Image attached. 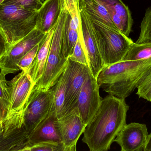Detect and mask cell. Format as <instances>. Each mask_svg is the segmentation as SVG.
<instances>
[{"mask_svg":"<svg viewBox=\"0 0 151 151\" xmlns=\"http://www.w3.org/2000/svg\"><path fill=\"white\" fill-rule=\"evenodd\" d=\"M129 106L125 99L112 95L102 99L100 105L85 127L82 142L90 151H108L127 124Z\"/></svg>","mask_w":151,"mask_h":151,"instance_id":"1","label":"cell"},{"mask_svg":"<svg viewBox=\"0 0 151 151\" xmlns=\"http://www.w3.org/2000/svg\"><path fill=\"white\" fill-rule=\"evenodd\" d=\"M151 69V57L123 61L104 66L96 79L99 88L109 95L125 99Z\"/></svg>","mask_w":151,"mask_h":151,"instance_id":"2","label":"cell"},{"mask_svg":"<svg viewBox=\"0 0 151 151\" xmlns=\"http://www.w3.org/2000/svg\"><path fill=\"white\" fill-rule=\"evenodd\" d=\"M66 17V11L63 2L61 15L53 33L44 73L32 90L50 89L55 84L65 70L68 61L65 55L63 43Z\"/></svg>","mask_w":151,"mask_h":151,"instance_id":"3","label":"cell"},{"mask_svg":"<svg viewBox=\"0 0 151 151\" xmlns=\"http://www.w3.org/2000/svg\"><path fill=\"white\" fill-rule=\"evenodd\" d=\"M38 11L26 9L11 4H0V31L10 47L36 27Z\"/></svg>","mask_w":151,"mask_h":151,"instance_id":"4","label":"cell"},{"mask_svg":"<svg viewBox=\"0 0 151 151\" xmlns=\"http://www.w3.org/2000/svg\"><path fill=\"white\" fill-rule=\"evenodd\" d=\"M91 19L104 66L124 61L133 40L119 31Z\"/></svg>","mask_w":151,"mask_h":151,"instance_id":"5","label":"cell"},{"mask_svg":"<svg viewBox=\"0 0 151 151\" xmlns=\"http://www.w3.org/2000/svg\"><path fill=\"white\" fill-rule=\"evenodd\" d=\"M53 99L52 88L47 91H32L24 117V127L29 136L50 114Z\"/></svg>","mask_w":151,"mask_h":151,"instance_id":"6","label":"cell"},{"mask_svg":"<svg viewBox=\"0 0 151 151\" xmlns=\"http://www.w3.org/2000/svg\"><path fill=\"white\" fill-rule=\"evenodd\" d=\"M79 6L81 27L78 31L79 39L84 48L90 70L96 78L104 66L92 20L80 4Z\"/></svg>","mask_w":151,"mask_h":151,"instance_id":"7","label":"cell"},{"mask_svg":"<svg viewBox=\"0 0 151 151\" xmlns=\"http://www.w3.org/2000/svg\"><path fill=\"white\" fill-rule=\"evenodd\" d=\"M47 33L35 28L29 34L11 47L0 60V72L6 76L20 71L17 66L19 60L34 47L39 44Z\"/></svg>","mask_w":151,"mask_h":151,"instance_id":"8","label":"cell"},{"mask_svg":"<svg viewBox=\"0 0 151 151\" xmlns=\"http://www.w3.org/2000/svg\"><path fill=\"white\" fill-rule=\"evenodd\" d=\"M90 73L88 66L68 59L64 71L66 91L63 116L76 107L81 89Z\"/></svg>","mask_w":151,"mask_h":151,"instance_id":"9","label":"cell"},{"mask_svg":"<svg viewBox=\"0 0 151 151\" xmlns=\"http://www.w3.org/2000/svg\"><path fill=\"white\" fill-rule=\"evenodd\" d=\"M99 88L96 79L90 73L81 89L76 107L86 125L96 113L102 101Z\"/></svg>","mask_w":151,"mask_h":151,"instance_id":"10","label":"cell"},{"mask_svg":"<svg viewBox=\"0 0 151 151\" xmlns=\"http://www.w3.org/2000/svg\"><path fill=\"white\" fill-rule=\"evenodd\" d=\"M9 107L5 118L24 112L28 99L34 87L29 76L23 71L9 81Z\"/></svg>","mask_w":151,"mask_h":151,"instance_id":"11","label":"cell"},{"mask_svg":"<svg viewBox=\"0 0 151 151\" xmlns=\"http://www.w3.org/2000/svg\"><path fill=\"white\" fill-rule=\"evenodd\" d=\"M86 125L76 107L59 119H57L55 127L61 142L66 147H76L78 139L83 133Z\"/></svg>","mask_w":151,"mask_h":151,"instance_id":"12","label":"cell"},{"mask_svg":"<svg viewBox=\"0 0 151 151\" xmlns=\"http://www.w3.org/2000/svg\"><path fill=\"white\" fill-rule=\"evenodd\" d=\"M148 135L146 125L132 122L123 127L114 142L120 146L121 151H143Z\"/></svg>","mask_w":151,"mask_h":151,"instance_id":"13","label":"cell"},{"mask_svg":"<svg viewBox=\"0 0 151 151\" xmlns=\"http://www.w3.org/2000/svg\"><path fill=\"white\" fill-rule=\"evenodd\" d=\"M107 10L117 29L129 37L133 19L128 7L122 0H97Z\"/></svg>","mask_w":151,"mask_h":151,"instance_id":"14","label":"cell"},{"mask_svg":"<svg viewBox=\"0 0 151 151\" xmlns=\"http://www.w3.org/2000/svg\"><path fill=\"white\" fill-rule=\"evenodd\" d=\"M63 0H46L38 11L35 28L47 33L57 23L63 7Z\"/></svg>","mask_w":151,"mask_h":151,"instance_id":"15","label":"cell"},{"mask_svg":"<svg viewBox=\"0 0 151 151\" xmlns=\"http://www.w3.org/2000/svg\"><path fill=\"white\" fill-rule=\"evenodd\" d=\"M55 26L50 30L47 36L41 42L37 55L27 72V74L32 80L34 87L40 81L44 73Z\"/></svg>","mask_w":151,"mask_h":151,"instance_id":"16","label":"cell"},{"mask_svg":"<svg viewBox=\"0 0 151 151\" xmlns=\"http://www.w3.org/2000/svg\"><path fill=\"white\" fill-rule=\"evenodd\" d=\"M57 118L54 114L50 115L42 122L29 136L30 146L43 142L62 143L55 127Z\"/></svg>","mask_w":151,"mask_h":151,"instance_id":"17","label":"cell"},{"mask_svg":"<svg viewBox=\"0 0 151 151\" xmlns=\"http://www.w3.org/2000/svg\"><path fill=\"white\" fill-rule=\"evenodd\" d=\"M80 4L91 19L119 31L107 10L97 0H80Z\"/></svg>","mask_w":151,"mask_h":151,"instance_id":"18","label":"cell"},{"mask_svg":"<svg viewBox=\"0 0 151 151\" xmlns=\"http://www.w3.org/2000/svg\"><path fill=\"white\" fill-rule=\"evenodd\" d=\"M51 88L53 91V99L51 112L59 119L63 116L65 98L66 81L64 72L55 84Z\"/></svg>","mask_w":151,"mask_h":151,"instance_id":"19","label":"cell"},{"mask_svg":"<svg viewBox=\"0 0 151 151\" xmlns=\"http://www.w3.org/2000/svg\"><path fill=\"white\" fill-rule=\"evenodd\" d=\"M151 57V43L137 44L134 42L124 61H136Z\"/></svg>","mask_w":151,"mask_h":151,"instance_id":"20","label":"cell"},{"mask_svg":"<svg viewBox=\"0 0 151 151\" xmlns=\"http://www.w3.org/2000/svg\"><path fill=\"white\" fill-rule=\"evenodd\" d=\"M3 120H0V151H20L23 144L20 138L15 135L4 137L3 134Z\"/></svg>","mask_w":151,"mask_h":151,"instance_id":"21","label":"cell"},{"mask_svg":"<svg viewBox=\"0 0 151 151\" xmlns=\"http://www.w3.org/2000/svg\"><path fill=\"white\" fill-rule=\"evenodd\" d=\"M4 74L0 72V113L3 119L9 111L10 104V86Z\"/></svg>","mask_w":151,"mask_h":151,"instance_id":"22","label":"cell"},{"mask_svg":"<svg viewBox=\"0 0 151 151\" xmlns=\"http://www.w3.org/2000/svg\"><path fill=\"white\" fill-rule=\"evenodd\" d=\"M137 44L151 43V6L146 9L141 23V31Z\"/></svg>","mask_w":151,"mask_h":151,"instance_id":"23","label":"cell"},{"mask_svg":"<svg viewBox=\"0 0 151 151\" xmlns=\"http://www.w3.org/2000/svg\"><path fill=\"white\" fill-rule=\"evenodd\" d=\"M139 98L151 102V69L137 86Z\"/></svg>","mask_w":151,"mask_h":151,"instance_id":"24","label":"cell"},{"mask_svg":"<svg viewBox=\"0 0 151 151\" xmlns=\"http://www.w3.org/2000/svg\"><path fill=\"white\" fill-rule=\"evenodd\" d=\"M80 1V0H63L65 10L78 27L81 26Z\"/></svg>","mask_w":151,"mask_h":151,"instance_id":"25","label":"cell"},{"mask_svg":"<svg viewBox=\"0 0 151 151\" xmlns=\"http://www.w3.org/2000/svg\"><path fill=\"white\" fill-rule=\"evenodd\" d=\"M46 0H4V3L11 4L26 9L38 11Z\"/></svg>","mask_w":151,"mask_h":151,"instance_id":"26","label":"cell"},{"mask_svg":"<svg viewBox=\"0 0 151 151\" xmlns=\"http://www.w3.org/2000/svg\"><path fill=\"white\" fill-rule=\"evenodd\" d=\"M40 43L34 47L19 60L17 66L20 70L23 71L27 73L28 70L38 53Z\"/></svg>","mask_w":151,"mask_h":151,"instance_id":"27","label":"cell"},{"mask_svg":"<svg viewBox=\"0 0 151 151\" xmlns=\"http://www.w3.org/2000/svg\"><path fill=\"white\" fill-rule=\"evenodd\" d=\"M69 59L76 63L88 66V60L85 51L79 38L74 46L72 53L69 57Z\"/></svg>","mask_w":151,"mask_h":151,"instance_id":"28","label":"cell"},{"mask_svg":"<svg viewBox=\"0 0 151 151\" xmlns=\"http://www.w3.org/2000/svg\"><path fill=\"white\" fill-rule=\"evenodd\" d=\"M62 144L53 142L40 143L31 146V151H55Z\"/></svg>","mask_w":151,"mask_h":151,"instance_id":"29","label":"cell"},{"mask_svg":"<svg viewBox=\"0 0 151 151\" xmlns=\"http://www.w3.org/2000/svg\"><path fill=\"white\" fill-rule=\"evenodd\" d=\"M10 47L6 37L0 31V60Z\"/></svg>","mask_w":151,"mask_h":151,"instance_id":"30","label":"cell"},{"mask_svg":"<svg viewBox=\"0 0 151 151\" xmlns=\"http://www.w3.org/2000/svg\"><path fill=\"white\" fill-rule=\"evenodd\" d=\"M143 151H151V133L149 134L147 141Z\"/></svg>","mask_w":151,"mask_h":151,"instance_id":"31","label":"cell"},{"mask_svg":"<svg viewBox=\"0 0 151 151\" xmlns=\"http://www.w3.org/2000/svg\"><path fill=\"white\" fill-rule=\"evenodd\" d=\"M74 150H76V147H73V148L66 147L62 144L58 147V149L55 151H72Z\"/></svg>","mask_w":151,"mask_h":151,"instance_id":"32","label":"cell"},{"mask_svg":"<svg viewBox=\"0 0 151 151\" xmlns=\"http://www.w3.org/2000/svg\"><path fill=\"white\" fill-rule=\"evenodd\" d=\"M20 151H31V147L30 146H27Z\"/></svg>","mask_w":151,"mask_h":151,"instance_id":"33","label":"cell"},{"mask_svg":"<svg viewBox=\"0 0 151 151\" xmlns=\"http://www.w3.org/2000/svg\"><path fill=\"white\" fill-rule=\"evenodd\" d=\"M3 118L1 114V113H0V120H3Z\"/></svg>","mask_w":151,"mask_h":151,"instance_id":"34","label":"cell"},{"mask_svg":"<svg viewBox=\"0 0 151 151\" xmlns=\"http://www.w3.org/2000/svg\"><path fill=\"white\" fill-rule=\"evenodd\" d=\"M4 1V0H0V4H1L2 3H3V2Z\"/></svg>","mask_w":151,"mask_h":151,"instance_id":"35","label":"cell"},{"mask_svg":"<svg viewBox=\"0 0 151 151\" xmlns=\"http://www.w3.org/2000/svg\"><path fill=\"white\" fill-rule=\"evenodd\" d=\"M72 151H76V150H73Z\"/></svg>","mask_w":151,"mask_h":151,"instance_id":"36","label":"cell"},{"mask_svg":"<svg viewBox=\"0 0 151 151\" xmlns=\"http://www.w3.org/2000/svg\"></svg>","mask_w":151,"mask_h":151,"instance_id":"37","label":"cell"}]
</instances>
